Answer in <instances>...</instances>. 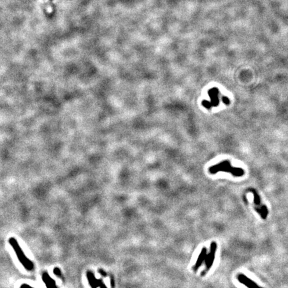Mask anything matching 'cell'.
<instances>
[{"instance_id": "6da1fadb", "label": "cell", "mask_w": 288, "mask_h": 288, "mask_svg": "<svg viewBox=\"0 0 288 288\" xmlns=\"http://www.w3.org/2000/svg\"><path fill=\"white\" fill-rule=\"evenodd\" d=\"M209 172L211 174H215L217 172H224L230 173L235 177H241L244 175V170L242 168L233 167L230 163V162L227 160L223 161L221 163L213 165L209 168Z\"/></svg>"}, {"instance_id": "7a4b0ae2", "label": "cell", "mask_w": 288, "mask_h": 288, "mask_svg": "<svg viewBox=\"0 0 288 288\" xmlns=\"http://www.w3.org/2000/svg\"><path fill=\"white\" fill-rule=\"evenodd\" d=\"M9 243L14 249L17 259H19V262L22 264L23 266L28 271L33 270V268H34L33 262L25 256L24 252L23 251L22 249L21 248L17 241L14 237H10L9 239Z\"/></svg>"}, {"instance_id": "3957f363", "label": "cell", "mask_w": 288, "mask_h": 288, "mask_svg": "<svg viewBox=\"0 0 288 288\" xmlns=\"http://www.w3.org/2000/svg\"><path fill=\"white\" fill-rule=\"evenodd\" d=\"M217 250V243L215 242H212L210 247V251L208 255L206 256V271H208L211 268L213 263H214V259L215 258V253Z\"/></svg>"}, {"instance_id": "277c9868", "label": "cell", "mask_w": 288, "mask_h": 288, "mask_svg": "<svg viewBox=\"0 0 288 288\" xmlns=\"http://www.w3.org/2000/svg\"><path fill=\"white\" fill-rule=\"evenodd\" d=\"M219 93V90L217 87L211 88L208 91V95L210 99H211L210 103H211V105L213 107H217L219 104V99L218 96Z\"/></svg>"}, {"instance_id": "5b68a950", "label": "cell", "mask_w": 288, "mask_h": 288, "mask_svg": "<svg viewBox=\"0 0 288 288\" xmlns=\"http://www.w3.org/2000/svg\"><path fill=\"white\" fill-rule=\"evenodd\" d=\"M237 279L238 281L240 282L241 284H243L245 285L246 287H248V288H263L259 287V285L256 284V283L254 282L252 280L250 279V278L245 276L243 274H240L237 276Z\"/></svg>"}, {"instance_id": "8992f818", "label": "cell", "mask_w": 288, "mask_h": 288, "mask_svg": "<svg viewBox=\"0 0 288 288\" xmlns=\"http://www.w3.org/2000/svg\"><path fill=\"white\" fill-rule=\"evenodd\" d=\"M206 256H207V249L206 248H204L201 250L200 254L199 255L198 260H197L196 263V265L194 266V270L197 271L199 269V267L202 265L203 262L205 261V259H206Z\"/></svg>"}, {"instance_id": "52a82bcc", "label": "cell", "mask_w": 288, "mask_h": 288, "mask_svg": "<svg viewBox=\"0 0 288 288\" xmlns=\"http://www.w3.org/2000/svg\"><path fill=\"white\" fill-rule=\"evenodd\" d=\"M42 279L48 288H56L55 282L47 273L43 274Z\"/></svg>"}, {"instance_id": "ba28073f", "label": "cell", "mask_w": 288, "mask_h": 288, "mask_svg": "<svg viewBox=\"0 0 288 288\" xmlns=\"http://www.w3.org/2000/svg\"><path fill=\"white\" fill-rule=\"evenodd\" d=\"M252 191V193L253 194V196H254V204H255L256 206H259V207H260L262 205H261V199H260V198H259V195L258 194V193L255 191V190H251Z\"/></svg>"}, {"instance_id": "9c48e42d", "label": "cell", "mask_w": 288, "mask_h": 288, "mask_svg": "<svg viewBox=\"0 0 288 288\" xmlns=\"http://www.w3.org/2000/svg\"><path fill=\"white\" fill-rule=\"evenodd\" d=\"M202 105H203L206 109H208V110H209V109L211 108V103H210V102H209V101H207V100L202 101Z\"/></svg>"}, {"instance_id": "30bf717a", "label": "cell", "mask_w": 288, "mask_h": 288, "mask_svg": "<svg viewBox=\"0 0 288 288\" xmlns=\"http://www.w3.org/2000/svg\"><path fill=\"white\" fill-rule=\"evenodd\" d=\"M222 100L223 103H224V104H225V105H230V100L229 98H228L227 97H226V96H222Z\"/></svg>"}, {"instance_id": "8fae6325", "label": "cell", "mask_w": 288, "mask_h": 288, "mask_svg": "<svg viewBox=\"0 0 288 288\" xmlns=\"http://www.w3.org/2000/svg\"><path fill=\"white\" fill-rule=\"evenodd\" d=\"M20 288H33L32 287H31L30 285H27V284H23L21 285Z\"/></svg>"}]
</instances>
